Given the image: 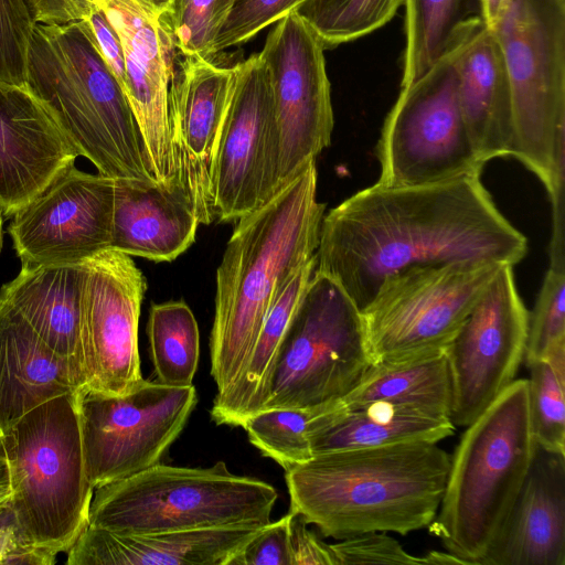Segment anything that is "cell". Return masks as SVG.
<instances>
[{
    "label": "cell",
    "mask_w": 565,
    "mask_h": 565,
    "mask_svg": "<svg viewBox=\"0 0 565 565\" xmlns=\"http://www.w3.org/2000/svg\"><path fill=\"white\" fill-rule=\"evenodd\" d=\"M2 247V210L0 207V250Z\"/></svg>",
    "instance_id": "49"
},
{
    "label": "cell",
    "mask_w": 565,
    "mask_h": 565,
    "mask_svg": "<svg viewBox=\"0 0 565 565\" xmlns=\"http://www.w3.org/2000/svg\"><path fill=\"white\" fill-rule=\"evenodd\" d=\"M84 20L92 31L102 57L124 90L126 70L124 51L118 34L97 7Z\"/></svg>",
    "instance_id": "43"
},
{
    "label": "cell",
    "mask_w": 565,
    "mask_h": 565,
    "mask_svg": "<svg viewBox=\"0 0 565 565\" xmlns=\"http://www.w3.org/2000/svg\"><path fill=\"white\" fill-rule=\"evenodd\" d=\"M25 85L99 174L158 183L129 102L85 20L34 25Z\"/></svg>",
    "instance_id": "4"
},
{
    "label": "cell",
    "mask_w": 565,
    "mask_h": 565,
    "mask_svg": "<svg viewBox=\"0 0 565 565\" xmlns=\"http://www.w3.org/2000/svg\"><path fill=\"white\" fill-rule=\"evenodd\" d=\"M405 43L401 87L416 81L468 22L481 18L480 0H404Z\"/></svg>",
    "instance_id": "30"
},
{
    "label": "cell",
    "mask_w": 565,
    "mask_h": 565,
    "mask_svg": "<svg viewBox=\"0 0 565 565\" xmlns=\"http://www.w3.org/2000/svg\"><path fill=\"white\" fill-rule=\"evenodd\" d=\"M527 241L497 209L480 174L413 186L375 183L323 216L316 271L362 310L408 267L478 260L514 266Z\"/></svg>",
    "instance_id": "1"
},
{
    "label": "cell",
    "mask_w": 565,
    "mask_h": 565,
    "mask_svg": "<svg viewBox=\"0 0 565 565\" xmlns=\"http://www.w3.org/2000/svg\"><path fill=\"white\" fill-rule=\"evenodd\" d=\"M75 150L26 85L0 79V207L12 216L74 164Z\"/></svg>",
    "instance_id": "20"
},
{
    "label": "cell",
    "mask_w": 565,
    "mask_h": 565,
    "mask_svg": "<svg viewBox=\"0 0 565 565\" xmlns=\"http://www.w3.org/2000/svg\"><path fill=\"white\" fill-rule=\"evenodd\" d=\"M9 500L0 503V523L14 519Z\"/></svg>",
    "instance_id": "48"
},
{
    "label": "cell",
    "mask_w": 565,
    "mask_h": 565,
    "mask_svg": "<svg viewBox=\"0 0 565 565\" xmlns=\"http://www.w3.org/2000/svg\"><path fill=\"white\" fill-rule=\"evenodd\" d=\"M373 364L361 310L315 270L279 344L262 409L340 401Z\"/></svg>",
    "instance_id": "9"
},
{
    "label": "cell",
    "mask_w": 565,
    "mask_h": 565,
    "mask_svg": "<svg viewBox=\"0 0 565 565\" xmlns=\"http://www.w3.org/2000/svg\"><path fill=\"white\" fill-rule=\"evenodd\" d=\"M510 0H480L481 18L483 22L493 28L500 20Z\"/></svg>",
    "instance_id": "45"
},
{
    "label": "cell",
    "mask_w": 565,
    "mask_h": 565,
    "mask_svg": "<svg viewBox=\"0 0 565 565\" xmlns=\"http://www.w3.org/2000/svg\"><path fill=\"white\" fill-rule=\"evenodd\" d=\"M147 331L157 382L192 385L200 359V332L190 307L182 300L152 305Z\"/></svg>",
    "instance_id": "31"
},
{
    "label": "cell",
    "mask_w": 565,
    "mask_h": 565,
    "mask_svg": "<svg viewBox=\"0 0 565 565\" xmlns=\"http://www.w3.org/2000/svg\"><path fill=\"white\" fill-rule=\"evenodd\" d=\"M289 550L291 565H339L331 544L307 529L303 518L289 510Z\"/></svg>",
    "instance_id": "41"
},
{
    "label": "cell",
    "mask_w": 565,
    "mask_h": 565,
    "mask_svg": "<svg viewBox=\"0 0 565 565\" xmlns=\"http://www.w3.org/2000/svg\"><path fill=\"white\" fill-rule=\"evenodd\" d=\"M199 224L179 185L114 180L110 248L172 262L194 243Z\"/></svg>",
    "instance_id": "24"
},
{
    "label": "cell",
    "mask_w": 565,
    "mask_h": 565,
    "mask_svg": "<svg viewBox=\"0 0 565 565\" xmlns=\"http://www.w3.org/2000/svg\"><path fill=\"white\" fill-rule=\"evenodd\" d=\"M460 437L429 532L468 565H480L532 465L536 441L527 380H514Z\"/></svg>",
    "instance_id": "5"
},
{
    "label": "cell",
    "mask_w": 565,
    "mask_h": 565,
    "mask_svg": "<svg viewBox=\"0 0 565 565\" xmlns=\"http://www.w3.org/2000/svg\"><path fill=\"white\" fill-rule=\"evenodd\" d=\"M450 51L463 120L479 160L484 164L512 157L513 119L510 86L499 42L477 18L454 36Z\"/></svg>",
    "instance_id": "21"
},
{
    "label": "cell",
    "mask_w": 565,
    "mask_h": 565,
    "mask_svg": "<svg viewBox=\"0 0 565 565\" xmlns=\"http://www.w3.org/2000/svg\"><path fill=\"white\" fill-rule=\"evenodd\" d=\"M10 508L23 537L55 555L88 524L93 491L85 469L77 393L51 398L0 435Z\"/></svg>",
    "instance_id": "6"
},
{
    "label": "cell",
    "mask_w": 565,
    "mask_h": 565,
    "mask_svg": "<svg viewBox=\"0 0 565 565\" xmlns=\"http://www.w3.org/2000/svg\"><path fill=\"white\" fill-rule=\"evenodd\" d=\"M492 29L504 58L513 152L564 200L565 0H510Z\"/></svg>",
    "instance_id": "7"
},
{
    "label": "cell",
    "mask_w": 565,
    "mask_h": 565,
    "mask_svg": "<svg viewBox=\"0 0 565 565\" xmlns=\"http://www.w3.org/2000/svg\"><path fill=\"white\" fill-rule=\"evenodd\" d=\"M216 143L212 199L215 217L233 222L274 194L275 118L267 67L259 53L237 63Z\"/></svg>",
    "instance_id": "16"
},
{
    "label": "cell",
    "mask_w": 565,
    "mask_h": 565,
    "mask_svg": "<svg viewBox=\"0 0 565 565\" xmlns=\"http://www.w3.org/2000/svg\"><path fill=\"white\" fill-rule=\"evenodd\" d=\"M449 465L450 455L428 441L313 455L285 471L290 511L337 541L407 535L436 518Z\"/></svg>",
    "instance_id": "3"
},
{
    "label": "cell",
    "mask_w": 565,
    "mask_h": 565,
    "mask_svg": "<svg viewBox=\"0 0 565 565\" xmlns=\"http://www.w3.org/2000/svg\"><path fill=\"white\" fill-rule=\"evenodd\" d=\"M98 0H24L34 24H65L86 19Z\"/></svg>",
    "instance_id": "44"
},
{
    "label": "cell",
    "mask_w": 565,
    "mask_h": 565,
    "mask_svg": "<svg viewBox=\"0 0 565 565\" xmlns=\"http://www.w3.org/2000/svg\"><path fill=\"white\" fill-rule=\"evenodd\" d=\"M277 498L271 484L234 475L223 461L209 468L158 463L95 489L87 525L124 535L266 525Z\"/></svg>",
    "instance_id": "8"
},
{
    "label": "cell",
    "mask_w": 565,
    "mask_h": 565,
    "mask_svg": "<svg viewBox=\"0 0 565 565\" xmlns=\"http://www.w3.org/2000/svg\"><path fill=\"white\" fill-rule=\"evenodd\" d=\"M306 0H235L214 43L213 57L233 46L253 39L262 30L270 26L296 10Z\"/></svg>",
    "instance_id": "37"
},
{
    "label": "cell",
    "mask_w": 565,
    "mask_h": 565,
    "mask_svg": "<svg viewBox=\"0 0 565 565\" xmlns=\"http://www.w3.org/2000/svg\"><path fill=\"white\" fill-rule=\"evenodd\" d=\"M56 555L29 543L14 519L0 523V565H52Z\"/></svg>",
    "instance_id": "42"
},
{
    "label": "cell",
    "mask_w": 565,
    "mask_h": 565,
    "mask_svg": "<svg viewBox=\"0 0 565 565\" xmlns=\"http://www.w3.org/2000/svg\"><path fill=\"white\" fill-rule=\"evenodd\" d=\"M86 260L22 264L0 289V301L17 311L34 332L72 367L84 388L79 348L81 295Z\"/></svg>",
    "instance_id": "25"
},
{
    "label": "cell",
    "mask_w": 565,
    "mask_h": 565,
    "mask_svg": "<svg viewBox=\"0 0 565 565\" xmlns=\"http://www.w3.org/2000/svg\"><path fill=\"white\" fill-rule=\"evenodd\" d=\"M427 565H468L466 561L450 552L430 551L423 557Z\"/></svg>",
    "instance_id": "46"
},
{
    "label": "cell",
    "mask_w": 565,
    "mask_h": 565,
    "mask_svg": "<svg viewBox=\"0 0 565 565\" xmlns=\"http://www.w3.org/2000/svg\"><path fill=\"white\" fill-rule=\"evenodd\" d=\"M316 269V255L290 277L268 311L249 359L236 382L215 395L211 417L217 425L241 426L259 412L284 333Z\"/></svg>",
    "instance_id": "28"
},
{
    "label": "cell",
    "mask_w": 565,
    "mask_h": 565,
    "mask_svg": "<svg viewBox=\"0 0 565 565\" xmlns=\"http://www.w3.org/2000/svg\"><path fill=\"white\" fill-rule=\"evenodd\" d=\"M78 391L70 364L0 301V435L40 404Z\"/></svg>",
    "instance_id": "26"
},
{
    "label": "cell",
    "mask_w": 565,
    "mask_h": 565,
    "mask_svg": "<svg viewBox=\"0 0 565 565\" xmlns=\"http://www.w3.org/2000/svg\"><path fill=\"white\" fill-rule=\"evenodd\" d=\"M529 408L536 445L565 455V343L526 365Z\"/></svg>",
    "instance_id": "34"
},
{
    "label": "cell",
    "mask_w": 565,
    "mask_h": 565,
    "mask_svg": "<svg viewBox=\"0 0 565 565\" xmlns=\"http://www.w3.org/2000/svg\"><path fill=\"white\" fill-rule=\"evenodd\" d=\"M326 204L310 163L269 201L237 220L216 270L211 375L216 395L243 372L273 303L319 245Z\"/></svg>",
    "instance_id": "2"
},
{
    "label": "cell",
    "mask_w": 565,
    "mask_h": 565,
    "mask_svg": "<svg viewBox=\"0 0 565 565\" xmlns=\"http://www.w3.org/2000/svg\"><path fill=\"white\" fill-rule=\"evenodd\" d=\"M118 34L125 58L124 93L136 118L156 181L177 185L169 92L178 50L166 0H98Z\"/></svg>",
    "instance_id": "17"
},
{
    "label": "cell",
    "mask_w": 565,
    "mask_h": 565,
    "mask_svg": "<svg viewBox=\"0 0 565 565\" xmlns=\"http://www.w3.org/2000/svg\"><path fill=\"white\" fill-rule=\"evenodd\" d=\"M324 47L294 10L275 23L259 52L270 81L278 193L331 142L333 110Z\"/></svg>",
    "instance_id": "13"
},
{
    "label": "cell",
    "mask_w": 565,
    "mask_h": 565,
    "mask_svg": "<svg viewBox=\"0 0 565 565\" xmlns=\"http://www.w3.org/2000/svg\"><path fill=\"white\" fill-rule=\"evenodd\" d=\"M228 565H291L289 514L262 526L235 553Z\"/></svg>",
    "instance_id": "40"
},
{
    "label": "cell",
    "mask_w": 565,
    "mask_h": 565,
    "mask_svg": "<svg viewBox=\"0 0 565 565\" xmlns=\"http://www.w3.org/2000/svg\"><path fill=\"white\" fill-rule=\"evenodd\" d=\"M339 565L404 564L424 565L423 558L407 553L385 532H367L331 544Z\"/></svg>",
    "instance_id": "39"
},
{
    "label": "cell",
    "mask_w": 565,
    "mask_h": 565,
    "mask_svg": "<svg viewBox=\"0 0 565 565\" xmlns=\"http://www.w3.org/2000/svg\"><path fill=\"white\" fill-rule=\"evenodd\" d=\"M480 565H565V455L536 451Z\"/></svg>",
    "instance_id": "22"
},
{
    "label": "cell",
    "mask_w": 565,
    "mask_h": 565,
    "mask_svg": "<svg viewBox=\"0 0 565 565\" xmlns=\"http://www.w3.org/2000/svg\"><path fill=\"white\" fill-rule=\"evenodd\" d=\"M198 402L193 385L143 380L124 395L77 392L86 475L95 490L160 463Z\"/></svg>",
    "instance_id": "12"
},
{
    "label": "cell",
    "mask_w": 565,
    "mask_h": 565,
    "mask_svg": "<svg viewBox=\"0 0 565 565\" xmlns=\"http://www.w3.org/2000/svg\"><path fill=\"white\" fill-rule=\"evenodd\" d=\"M530 313L503 264L448 347L454 426L467 427L513 381L524 360Z\"/></svg>",
    "instance_id": "14"
},
{
    "label": "cell",
    "mask_w": 565,
    "mask_h": 565,
    "mask_svg": "<svg viewBox=\"0 0 565 565\" xmlns=\"http://www.w3.org/2000/svg\"><path fill=\"white\" fill-rule=\"evenodd\" d=\"M234 3L235 0H166L179 55L211 61L217 34Z\"/></svg>",
    "instance_id": "35"
},
{
    "label": "cell",
    "mask_w": 565,
    "mask_h": 565,
    "mask_svg": "<svg viewBox=\"0 0 565 565\" xmlns=\"http://www.w3.org/2000/svg\"><path fill=\"white\" fill-rule=\"evenodd\" d=\"M114 180L70 166L12 215L9 226L22 264L85 262L110 248Z\"/></svg>",
    "instance_id": "18"
},
{
    "label": "cell",
    "mask_w": 565,
    "mask_h": 565,
    "mask_svg": "<svg viewBox=\"0 0 565 565\" xmlns=\"http://www.w3.org/2000/svg\"><path fill=\"white\" fill-rule=\"evenodd\" d=\"M342 401L347 407L384 402L449 418L452 377L448 348L405 361L374 363Z\"/></svg>",
    "instance_id": "29"
},
{
    "label": "cell",
    "mask_w": 565,
    "mask_h": 565,
    "mask_svg": "<svg viewBox=\"0 0 565 565\" xmlns=\"http://www.w3.org/2000/svg\"><path fill=\"white\" fill-rule=\"evenodd\" d=\"M341 401L309 408L262 409L248 416L241 427L250 444L286 471L312 457L307 437L311 422Z\"/></svg>",
    "instance_id": "33"
},
{
    "label": "cell",
    "mask_w": 565,
    "mask_h": 565,
    "mask_svg": "<svg viewBox=\"0 0 565 565\" xmlns=\"http://www.w3.org/2000/svg\"><path fill=\"white\" fill-rule=\"evenodd\" d=\"M565 343V266L550 265L529 319L524 361L543 360Z\"/></svg>",
    "instance_id": "36"
},
{
    "label": "cell",
    "mask_w": 565,
    "mask_h": 565,
    "mask_svg": "<svg viewBox=\"0 0 565 565\" xmlns=\"http://www.w3.org/2000/svg\"><path fill=\"white\" fill-rule=\"evenodd\" d=\"M404 0H306L295 11L324 50L363 38L390 22Z\"/></svg>",
    "instance_id": "32"
},
{
    "label": "cell",
    "mask_w": 565,
    "mask_h": 565,
    "mask_svg": "<svg viewBox=\"0 0 565 565\" xmlns=\"http://www.w3.org/2000/svg\"><path fill=\"white\" fill-rule=\"evenodd\" d=\"M264 525L124 535L87 525L67 551L68 565H228Z\"/></svg>",
    "instance_id": "23"
},
{
    "label": "cell",
    "mask_w": 565,
    "mask_h": 565,
    "mask_svg": "<svg viewBox=\"0 0 565 565\" xmlns=\"http://www.w3.org/2000/svg\"><path fill=\"white\" fill-rule=\"evenodd\" d=\"M10 497L11 487L8 463L0 455V503L8 501Z\"/></svg>",
    "instance_id": "47"
},
{
    "label": "cell",
    "mask_w": 565,
    "mask_h": 565,
    "mask_svg": "<svg viewBox=\"0 0 565 565\" xmlns=\"http://www.w3.org/2000/svg\"><path fill=\"white\" fill-rule=\"evenodd\" d=\"M387 188L425 185L480 174L478 158L461 113L457 78L446 50L416 81L401 87L377 145Z\"/></svg>",
    "instance_id": "11"
},
{
    "label": "cell",
    "mask_w": 565,
    "mask_h": 565,
    "mask_svg": "<svg viewBox=\"0 0 565 565\" xmlns=\"http://www.w3.org/2000/svg\"><path fill=\"white\" fill-rule=\"evenodd\" d=\"M501 265H416L385 278L361 310L374 363L447 349Z\"/></svg>",
    "instance_id": "10"
},
{
    "label": "cell",
    "mask_w": 565,
    "mask_h": 565,
    "mask_svg": "<svg viewBox=\"0 0 565 565\" xmlns=\"http://www.w3.org/2000/svg\"><path fill=\"white\" fill-rule=\"evenodd\" d=\"M146 290L131 256L107 248L86 259L79 313L83 390L124 395L143 381L138 324Z\"/></svg>",
    "instance_id": "15"
},
{
    "label": "cell",
    "mask_w": 565,
    "mask_h": 565,
    "mask_svg": "<svg viewBox=\"0 0 565 565\" xmlns=\"http://www.w3.org/2000/svg\"><path fill=\"white\" fill-rule=\"evenodd\" d=\"M24 0H0V79L25 85L26 55L33 32Z\"/></svg>",
    "instance_id": "38"
},
{
    "label": "cell",
    "mask_w": 565,
    "mask_h": 565,
    "mask_svg": "<svg viewBox=\"0 0 565 565\" xmlns=\"http://www.w3.org/2000/svg\"><path fill=\"white\" fill-rule=\"evenodd\" d=\"M448 417L384 402L347 407L343 401L316 417L307 434L313 455L401 443H437L451 436Z\"/></svg>",
    "instance_id": "27"
},
{
    "label": "cell",
    "mask_w": 565,
    "mask_h": 565,
    "mask_svg": "<svg viewBox=\"0 0 565 565\" xmlns=\"http://www.w3.org/2000/svg\"><path fill=\"white\" fill-rule=\"evenodd\" d=\"M177 58L169 92V122L177 183L200 224L215 218L213 163L231 97L235 67H220L198 56Z\"/></svg>",
    "instance_id": "19"
}]
</instances>
